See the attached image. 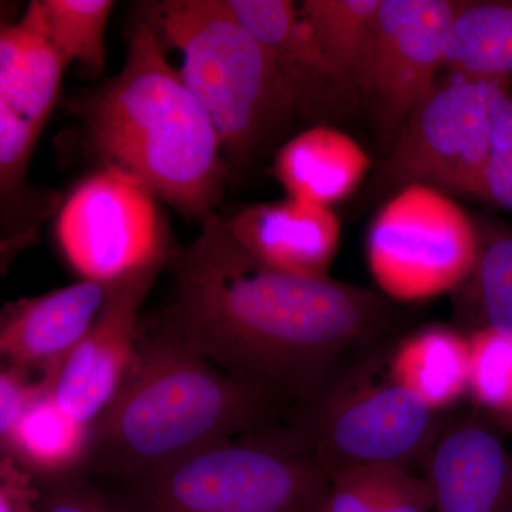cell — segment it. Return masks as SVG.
<instances>
[{
  "label": "cell",
  "mask_w": 512,
  "mask_h": 512,
  "mask_svg": "<svg viewBox=\"0 0 512 512\" xmlns=\"http://www.w3.org/2000/svg\"><path fill=\"white\" fill-rule=\"evenodd\" d=\"M510 416H511V419H512V412H511Z\"/></svg>",
  "instance_id": "cell-31"
},
{
  "label": "cell",
  "mask_w": 512,
  "mask_h": 512,
  "mask_svg": "<svg viewBox=\"0 0 512 512\" xmlns=\"http://www.w3.org/2000/svg\"><path fill=\"white\" fill-rule=\"evenodd\" d=\"M117 284V282H116ZM116 284L84 281L0 311V360L49 376L92 328Z\"/></svg>",
  "instance_id": "cell-13"
},
{
  "label": "cell",
  "mask_w": 512,
  "mask_h": 512,
  "mask_svg": "<svg viewBox=\"0 0 512 512\" xmlns=\"http://www.w3.org/2000/svg\"><path fill=\"white\" fill-rule=\"evenodd\" d=\"M42 487L12 457L0 454V512H36Z\"/></svg>",
  "instance_id": "cell-29"
},
{
  "label": "cell",
  "mask_w": 512,
  "mask_h": 512,
  "mask_svg": "<svg viewBox=\"0 0 512 512\" xmlns=\"http://www.w3.org/2000/svg\"><path fill=\"white\" fill-rule=\"evenodd\" d=\"M382 355L360 366L289 427L329 476L353 468L392 466L410 470L423 461L444 417L409 390L366 379Z\"/></svg>",
  "instance_id": "cell-6"
},
{
  "label": "cell",
  "mask_w": 512,
  "mask_h": 512,
  "mask_svg": "<svg viewBox=\"0 0 512 512\" xmlns=\"http://www.w3.org/2000/svg\"><path fill=\"white\" fill-rule=\"evenodd\" d=\"M40 380L12 366H0V453L13 427L37 393Z\"/></svg>",
  "instance_id": "cell-28"
},
{
  "label": "cell",
  "mask_w": 512,
  "mask_h": 512,
  "mask_svg": "<svg viewBox=\"0 0 512 512\" xmlns=\"http://www.w3.org/2000/svg\"><path fill=\"white\" fill-rule=\"evenodd\" d=\"M239 22L271 56L276 70L302 109L319 86L345 92L330 72L298 5L291 0H225ZM346 93V92H345Z\"/></svg>",
  "instance_id": "cell-17"
},
{
  "label": "cell",
  "mask_w": 512,
  "mask_h": 512,
  "mask_svg": "<svg viewBox=\"0 0 512 512\" xmlns=\"http://www.w3.org/2000/svg\"><path fill=\"white\" fill-rule=\"evenodd\" d=\"M319 512H431V500L423 478L407 468H353L330 477Z\"/></svg>",
  "instance_id": "cell-23"
},
{
  "label": "cell",
  "mask_w": 512,
  "mask_h": 512,
  "mask_svg": "<svg viewBox=\"0 0 512 512\" xmlns=\"http://www.w3.org/2000/svg\"><path fill=\"white\" fill-rule=\"evenodd\" d=\"M473 271L463 286L466 305L480 323L512 336V227H485ZM477 329V330H478Z\"/></svg>",
  "instance_id": "cell-25"
},
{
  "label": "cell",
  "mask_w": 512,
  "mask_h": 512,
  "mask_svg": "<svg viewBox=\"0 0 512 512\" xmlns=\"http://www.w3.org/2000/svg\"><path fill=\"white\" fill-rule=\"evenodd\" d=\"M320 511V510H319Z\"/></svg>",
  "instance_id": "cell-32"
},
{
  "label": "cell",
  "mask_w": 512,
  "mask_h": 512,
  "mask_svg": "<svg viewBox=\"0 0 512 512\" xmlns=\"http://www.w3.org/2000/svg\"><path fill=\"white\" fill-rule=\"evenodd\" d=\"M9 10L0 3V97L42 133L69 66L29 6L19 19Z\"/></svg>",
  "instance_id": "cell-15"
},
{
  "label": "cell",
  "mask_w": 512,
  "mask_h": 512,
  "mask_svg": "<svg viewBox=\"0 0 512 512\" xmlns=\"http://www.w3.org/2000/svg\"><path fill=\"white\" fill-rule=\"evenodd\" d=\"M510 83L446 73L397 131L377 174L379 191L426 185L476 198L490 158L491 114Z\"/></svg>",
  "instance_id": "cell-7"
},
{
  "label": "cell",
  "mask_w": 512,
  "mask_h": 512,
  "mask_svg": "<svg viewBox=\"0 0 512 512\" xmlns=\"http://www.w3.org/2000/svg\"><path fill=\"white\" fill-rule=\"evenodd\" d=\"M173 274L161 323L268 397L284 426L382 355L399 326L400 312L369 289L259 261L215 212L174 259Z\"/></svg>",
  "instance_id": "cell-1"
},
{
  "label": "cell",
  "mask_w": 512,
  "mask_h": 512,
  "mask_svg": "<svg viewBox=\"0 0 512 512\" xmlns=\"http://www.w3.org/2000/svg\"><path fill=\"white\" fill-rule=\"evenodd\" d=\"M146 19L128 33L123 69L76 104L103 167L137 178L187 220L215 212L227 181L220 134L171 66Z\"/></svg>",
  "instance_id": "cell-3"
},
{
  "label": "cell",
  "mask_w": 512,
  "mask_h": 512,
  "mask_svg": "<svg viewBox=\"0 0 512 512\" xmlns=\"http://www.w3.org/2000/svg\"><path fill=\"white\" fill-rule=\"evenodd\" d=\"M56 238L73 271L101 284L170 258L157 198L116 167H101L70 192L57 214Z\"/></svg>",
  "instance_id": "cell-9"
},
{
  "label": "cell",
  "mask_w": 512,
  "mask_h": 512,
  "mask_svg": "<svg viewBox=\"0 0 512 512\" xmlns=\"http://www.w3.org/2000/svg\"><path fill=\"white\" fill-rule=\"evenodd\" d=\"M144 19L180 53L178 72L217 128L227 163L244 167L281 136L295 100L225 0L148 3Z\"/></svg>",
  "instance_id": "cell-4"
},
{
  "label": "cell",
  "mask_w": 512,
  "mask_h": 512,
  "mask_svg": "<svg viewBox=\"0 0 512 512\" xmlns=\"http://www.w3.org/2000/svg\"><path fill=\"white\" fill-rule=\"evenodd\" d=\"M164 266H148L117 282L89 332L42 379L56 402L84 423L93 426L120 392L137 355L138 312Z\"/></svg>",
  "instance_id": "cell-11"
},
{
  "label": "cell",
  "mask_w": 512,
  "mask_h": 512,
  "mask_svg": "<svg viewBox=\"0 0 512 512\" xmlns=\"http://www.w3.org/2000/svg\"><path fill=\"white\" fill-rule=\"evenodd\" d=\"M224 220L245 251L292 274L328 276L338 252L340 222L323 205L286 197L249 205Z\"/></svg>",
  "instance_id": "cell-14"
},
{
  "label": "cell",
  "mask_w": 512,
  "mask_h": 512,
  "mask_svg": "<svg viewBox=\"0 0 512 512\" xmlns=\"http://www.w3.org/2000/svg\"><path fill=\"white\" fill-rule=\"evenodd\" d=\"M298 8L336 82L346 93L357 96L375 36L380 0H303Z\"/></svg>",
  "instance_id": "cell-22"
},
{
  "label": "cell",
  "mask_w": 512,
  "mask_h": 512,
  "mask_svg": "<svg viewBox=\"0 0 512 512\" xmlns=\"http://www.w3.org/2000/svg\"><path fill=\"white\" fill-rule=\"evenodd\" d=\"M264 394L229 376L161 323L92 426L84 476L133 485L205 450L281 426Z\"/></svg>",
  "instance_id": "cell-2"
},
{
  "label": "cell",
  "mask_w": 512,
  "mask_h": 512,
  "mask_svg": "<svg viewBox=\"0 0 512 512\" xmlns=\"http://www.w3.org/2000/svg\"><path fill=\"white\" fill-rule=\"evenodd\" d=\"M480 232L453 197L426 185L393 192L367 231L370 274L384 295L417 302L456 291L476 264Z\"/></svg>",
  "instance_id": "cell-8"
},
{
  "label": "cell",
  "mask_w": 512,
  "mask_h": 512,
  "mask_svg": "<svg viewBox=\"0 0 512 512\" xmlns=\"http://www.w3.org/2000/svg\"><path fill=\"white\" fill-rule=\"evenodd\" d=\"M328 471L285 429L198 451L128 485L136 512H319Z\"/></svg>",
  "instance_id": "cell-5"
},
{
  "label": "cell",
  "mask_w": 512,
  "mask_h": 512,
  "mask_svg": "<svg viewBox=\"0 0 512 512\" xmlns=\"http://www.w3.org/2000/svg\"><path fill=\"white\" fill-rule=\"evenodd\" d=\"M369 170L363 148L329 126L308 128L291 138L274 160L276 180L288 198L329 208L350 197Z\"/></svg>",
  "instance_id": "cell-16"
},
{
  "label": "cell",
  "mask_w": 512,
  "mask_h": 512,
  "mask_svg": "<svg viewBox=\"0 0 512 512\" xmlns=\"http://www.w3.org/2000/svg\"><path fill=\"white\" fill-rule=\"evenodd\" d=\"M423 463L431 512H512V456L480 414L444 419Z\"/></svg>",
  "instance_id": "cell-12"
},
{
  "label": "cell",
  "mask_w": 512,
  "mask_h": 512,
  "mask_svg": "<svg viewBox=\"0 0 512 512\" xmlns=\"http://www.w3.org/2000/svg\"><path fill=\"white\" fill-rule=\"evenodd\" d=\"M67 66L76 63L97 76L106 67L111 0H33L29 5Z\"/></svg>",
  "instance_id": "cell-24"
},
{
  "label": "cell",
  "mask_w": 512,
  "mask_h": 512,
  "mask_svg": "<svg viewBox=\"0 0 512 512\" xmlns=\"http://www.w3.org/2000/svg\"><path fill=\"white\" fill-rule=\"evenodd\" d=\"M36 512H136L126 503L104 494L84 474L40 484Z\"/></svg>",
  "instance_id": "cell-27"
},
{
  "label": "cell",
  "mask_w": 512,
  "mask_h": 512,
  "mask_svg": "<svg viewBox=\"0 0 512 512\" xmlns=\"http://www.w3.org/2000/svg\"><path fill=\"white\" fill-rule=\"evenodd\" d=\"M446 73L512 82V0L461 2L444 47Z\"/></svg>",
  "instance_id": "cell-21"
},
{
  "label": "cell",
  "mask_w": 512,
  "mask_h": 512,
  "mask_svg": "<svg viewBox=\"0 0 512 512\" xmlns=\"http://www.w3.org/2000/svg\"><path fill=\"white\" fill-rule=\"evenodd\" d=\"M92 424L63 409L40 380V387L13 427L0 454L12 457L40 484L83 474Z\"/></svg>",
  "instance_id": "cell-18"
},
{
  "label": "cell",
  "mask_w": 512,
  "mask_h": 512,
  "mask_svg": "<svg viewBox=\"0 0 512 512\" xmlns=\"http://www.w3.org/2000/svg\"><path fill=\"white\" fill-rule=\"evenodd\" d=\"M476 198L512 212L511 161L490 154L483 175H481Z\"/></svg>",
  "instance_id": "cell-30"
},
{
  "label": "cell",
  "mask_w": 512,
  "mask_h": 512,
  "mask_svg": "<svg viewBox=\"0 0 512 512\" xmlns=\"http://www.w3.org/2000/svg\"><path fill=\"white\" fill-rule=\"evenodd\" d=\"M468 390L480 406L512 412V336L478 329L468 338Z\"/></svg>",
  "instance_id": "cell-26"
},
{
  "label": "cell",
  "mask_w": 512,
  "mask_h": 512,
  "mask_svg": "<svg viewBox=\"0 0 512 512\" xmlns=\"http://www.w3.org/2000/svg\"><path fill=\"white\" fill-rule=\"evenodd\" d=\"M389 377L441 413L468 389V339L444 326L421 329L400 340Z\"/></svg>",
  "instance_id": "cell-20"
},
{
  "label": "cell",
  "mask_w": 512,
  "mask_h": 512,
  "mask_svg": "<svg viewBox=\"0 0 512 512\" xmlns=\"http://www.w3.org/2000/svg\"><path fill=\"white\" fill-rule=\"evenodd\" d=\"M40 131L0 97V268L36 237L57 208V198L28 183Z\"/></svg>",
  "instance_id": "cell-19"
},
{
  "label": "cell",
  "mask_w": 512,
  "mask_h": 512,
  "mask_svg": "<svg viewBox=\"0 0 512 512\" xmlns=\"http://www.w3.org/2000/svg\"><path fill=\"white\" fill-rule=\"evenodd\" d=\"M461 2L380 0L375 36L357 96L390 144L443 70L444 47Z\"/></svg>",
  "instance_id": "cell-10"
}]
</instances>
